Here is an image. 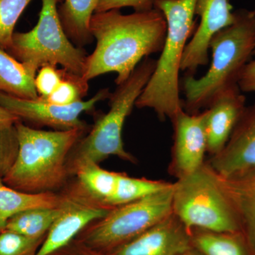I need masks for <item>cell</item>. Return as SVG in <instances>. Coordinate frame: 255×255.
<instances>
[{"label": "cell", "mask_w": 255, "mask_h": 255, "mask_svg": "<svg viewBox=\"0 0 255 255\" xmlns=\"http://www.w3.org/2000/svg\"><path fill=\"white\" fill-rule=\"evenodd\" d=\"M64 69L51 65H43L37 72L35 87L40 97H46L60 85L63 79Z\"/></svg>", "instance_id": "83f0119b"}, {"label": "cell", "mask_w": 255, "mask_h": 255, "mask_svg": "<svg viewBox=\"0 0 255 255\" xmlns=\"http://www.w3.org/2000/svg\"><path fill=\"white\" fill-rule=\"evenodd\" d=\"M206 162L221 177L255 168V103L246 107L224 148Z\"/></svg>", "instance_id": "5bb4252c"}, {"label": "cell", "mask_w": 255, "mask_h": 255, "mask_svg": "<svg viewBox=\"0 0 255 255\" xmlns=\"http://www.w3.org/2000/svg\"><path fill=\"white\" fill-rule=\"evenodd\" d=\"M246 97L239 86L223 92L206 111L207 152L217 155L224 148L246 108Z\"/></svg>", "instance_id": "9a60e30c"}, {"label": "cell", "mask_w": 255, "mask_h": 255, "mask_svg": "<svg viewBox=\"0 0 255 255\" xmlns=\"http://www.w3.org/2000/svg\"><path fill=\"white\" fill-rule=\"evenodd\" d=\"M101 0H64L58 8L62 26L69 39L82 48L92 43L90 20Z\"/></svg>", "instance_id": "ac0fdd59"}, {"label": "cell", "mask_w": 255, "mask_h": 255, "mask_svg": "<svg viewBox=\"0 0 255 255\" xmlns=\"http://www.w3.org/2000/svg\"><path fill=\"white\" fill-rule=\"evenodd\" d=\"M235 14L234 22L218 32L210 42L212 61L207 73L200 78L189 74L184 78L183 107L187 113L206 110L223 92L238 86L242 72L253 56L255 10H238Z\"/></svg>", "instance_id": "7a4b0ae2"}, {"label": "cell", "mask_w": 255, "mask_h": 255, "mask_svg": "<svg viewBox=\"0 0 255 255\" xmlns=\"http://www.w3.org/2000/svg\"><path fill=\"white\" fill-rule=\"evenodd\" d=\"M20 120L14 114L10 113L7 110L0 106V123L2 122H16Z\"/></svg>", "instance_id": "4dcf8cb0"}, {"label": "cell", "mask_w": 255, "mask_h": 255, "mask_svg": "<svg viewBox=\"0 0 255 255\" xmlns=\"http://www.w3.org/2000/svg\"><path fill=\"white\" fill-rule=\"evenodd\" d=\"M172 122L174 143L169 172L177 179L193 173L205 163L206 111L191 114L181 110Z\"/></svg>", "instance_id": "30bf717a"}, {"label": "cell", "mask_w": 255, "mask_h": 255, "mask_svg": "<svg viewBox=\"0 0 255 255\" xmlns=\"http://www.w3.org/2000/svg\"><path fill=\"white\" fill-rule=\"evenodd\" d=\"M61 0H42L38 23L31 31L14 32L6 50L18 61L37 73L46 65H61L82 76L87 56L83 48L74 45L62 26L58 11Z\"/></svg>", "instance_id": "52a82bcc"}, {"label": "cell", "mask_w": 255, "mask_h": 255, "mask_svg": "<svg viewBox=\"0 0 255 255\" xmlns=\"http://www.w3.org/2000/svg\"><path fill=\"white\" fill-rule=\"evenodd\" d=\"M172 184V183L165 181L134 178L125 173H119L117 187L113 196L109 201L108 207L112 209L138 200L167 189Z\"/></svg>", "instance_id": "603a6c76"}, {"label": "cell", "mask_w": 255, "mask_h": 255, "mask_svg": "<svg viewBox=\"0 0 255 255\" xmlns=\"http://www.w3.org/2000/svg\"><path fill=\"white\" fill-rule=\"evenodd\" d=\"M195 15L200 17V23L186 46L181 63V70L193 75L198 68L209 63L213 37L236 19L228 0H197Z\"/></svg>", "instance_id": "7c38bea8"}, {"label": "cell", "mask_w": 255, "mask_h": 255, "mask_svg": "<svg viewBox=\"0 0 255 255\" xmlns=\"http://www.w3.org/2000/svg\"><path fill=\"white\" fill-rule=\"evenodd\" d=\"M128 6L133 8L135 11H147L154 8L152 0H101L95 13L121 9Z\"/></svg>", "instance_id": "f1b7e54d"}, {"label": "cell", "mask_w": 255, "mask_h": 255, "mask_svg": "<svg viewBox=\"0 0 255 255\" xmlns=\"http://www.w3.org/2000/svg\"><path fill=\"white\" fill-rule=\"evenodd\" d=\"M68 198L59 207L35 208L18 213L8 221L5 230L33 239H42L63 213Z\"/></svg>", "instance_id": "7402d4cb"}, {"label": "cell", "mask_w": 255, "mask_h": 255, "mask_svg": "<svg viewBox=\"0 0 255 255\" xmlns=\"http://www.w3.org/2000/svg\"><path fill=\"white\" fill-rule=\"evenodd\" d=\"M41 241L4 230L0 233V255H33Z\"/></svg>", "instance_id": "4316f807"}, {"label": "cell", "mask_w": 255, "mask_h": 255, "mask_svg": "<svg viewBox=\"0 0 255 255\" xmlns=\"http://www.w3.org/2000/svg\"><path fill=\"white\" fill-rule=\"evenodd\" d=\"M191 246L204 255H253L241 232L191 231Z\"/></svg>", "instance_id": "ffe728a7"}, {"label": "cell", "mask_w": 255, "mask_h": 255, "mask_svg": "<svg viewBox=\"0 0 255 255\" xmlns=\"http://www.w3.org/2000/svg\"><path fill=\"white\" fill-rule=\"evenodd\" d=\"M16 122L0 123V179L6 175L17 158L19 150Z\"/></svg>", "instance_id": "484cf974"}, {"label": "cell", "mask_w": 255, "mask_h": 255, "mask_svg": "<svg viewBox=\"0 0 255 255\" xmlns=\"http://www.w3.org/2000/svg\"><path fill=\"white\" fill-rule=\"evenodd\" d=\"M36 73L0 47V92L24 99L38 100Z\"/></svg>", "instance_id": "d6986e66"}, {"label": "cell", "mask_w": 255, "mask_h": 255, "mask_svg": "<svg viewBox=\"0 0 255 255\" xmlns=\"http://www.w3.org/2000/svg\"><path fill=\"white\" fill-rule=\"evenodd\" d=\"M88 90V82L64 69L63 80L54 92L43 98L38 97V100L59 106L71 105L82 101Z\"/></svg>", "instance_id": "cb8c5ba5"}, {"label": "cell", "mask_w": 255, "mask_h": 255, "mask_svg": "<svg viewBox=\"0 0 255 255\" xmlns=\"http://www.w3.org/2000/svg\"><path fill=\"white\" fill-rule=\"evenodd\" d=\"M179 255H204L201 252L197 251V250L195 249V248L191 247V248H189L187 251H184V253H181Z\"/></svg>", "instance_id": "d6a6232c"}, {"label": "cell", "mask_w": 255, "mask_h": 255, "mask_svg": "<svg viewBox=\"0 0 255 255\" xmlns=\"http://www.w3.org/2000/svg\"><path fill=\"white\" fill-rule=\"evenodd\" d=\"M19 150L2 179L8 187L25 193L47 192L60 187L69 175V155L86 129L43 130L15 123Z\"/></svg>", "instance_id": "277c9868"}, {"label": "cell", "mask_w": 255, "mask_h": 255, "mask_svg": "<svg viewBox=\"0 0 255 255\" xmlns=\"http://www.w3.org/2000/svg\"><path fill=\"white\" fill-rule=\"evenodd\" d=\"M191 233L172 213L132 241L103 255H179L191 248Z\"/></svg>", "instance_id": "4fadbf2b"}, {"label": "cell", "mask_w": 255, "mask_h": 255, "mask_svg": "<svg viewBox=\"0 0 255 255\" xmlns=\"http://www.w3.org/2000/svg\"><path fill=\"white\" fill-rule=\"evenodd\" d=\"M63 213L47 233L33 255H52L68 246L89 225L106 216L111 209L92 200L75 187L68 193Z\"/></svg>", "instance_id": "8fae6325"}, {"label": "cell", "mask_w": 255, "mask_h": 255, "mask_svg": "<svg viewBox=\"0 0 255 255\" xmlns=\"http://www.w3.org/2000/svg\"><path fill=\"white\" fill-rule=\"evenodd\" d=\"M172 213L190 233L193 229L241 232L237 215L219 175L206 162L173 183Z\"/></svg>", "instance_id": "8992f818"}, {"label": "cell", "mask_w": 255, "mask_h": 255, "mask_svg": "<svg viewBox=\"0 0 255 255\" xmlns=\"http://www.w3.org/2000/svg\"><path fill=\"white\" fill-rule=\"evenodd\" d=\"M156 65L157 60L146 57L130 77L111 93L110 111L97 119L90 133L77 142L69 155V174H75L85 164H99L110 156L136 162V159L124 147L122 131L126 119L150 80Z\"/></svg>", "instance_id": "5b68a950"}, {"label": "cell", "mask_w": 255, "mask_h": 255, "mask_svg": "<svg viewBox=\"0 0 255 255\" xmlns=\"http://www.w3.org/2000/svg\"><path fill=\"white\" fill-rule=\"evenodd\" d=\"M110 95L108 88L102 89L90 100L59 106L39 100H24L0 92V106L21 121L46 126L56 130L87 129V124L80 119V115L83 112H91L98 102L110 99Z\"/></svg>", "instance_id": "9c48e42d"}, {"label": "cell", "mask_w": 255, "mask_h": 255, "mask_svg": "<svg viewBox=\"0 0 255 255\" xmlns=\"http://www.w3.org/2000/svg\"><path fill=\"white\" fill-rule=\"evenodd\" d=\"M67 194H57L53 191L25 193L8 187L0 179V233L6 229L11 217L35 208H55L63 205Z\"/></svg>", "instance_id": "e0dca14e"}, {"label": "cell", "mask_w": 255, "mask_h": 255, "mask_svg": "<svg viewBox=\"0 0 255 255\" xmlns=\"http://www.w3.org/2000/svg\"><path fill=\"white\" fill-rule=\"evenodd\" d=\"M32 0H0V47L7 50L12 43L18 18Z\"/></svg>", "instance_id": "d4e9b609"}, {"label": "cell", "mask_w": 255, "mask_h": 255, "mask_svg": "<svg viewBox=\"0 0 255 255\" xmlns=\"http://www.w3.org/2000/svg\"><path fill=\"white\" fill-rule=\"evenodd\" d=\"M173 183L167 189L112 208L87 226L80 243L97 253H108L145 233L172 214Z\"/></svg>", "instance_id": "ba28073f"}, {"label": "cell", "mask_w": 255, "mask_h": 255, "mask_svg": "<svg viewBox=\"0 0 255 255\" xmlns=\"http://www.w3.org/2000/svg\"><path fill=\"white\" fill-rule=\"evenodd\" d=\"M196 1L152 0L153 7L163 14L167 21V35L154 73L135 106L151 109L162 122L167 119L172 122L184 110L179 75L188 39L195 29Z\"/></svg>", "instance_id": "3957f363"}, {"label": "cell", "mask_w": 255, "mask_h": 255, "mask_svg": "<svg viewBox=\"0 0 255 255\" xmlns=\"http://www.w3.org/2000/svg\"><path fill=\"white\" fill-rule=\"evenodd\" d=\"M238 86L241 92H255V60H251L245 67Z\"/></svg>", "instance_id": "f546056e"}, {"label": "cell", "mask_w": 255, "mask_h": 255, "mask_svg": "<svg viewBox=\"0 0 255 255\" xmlns=\"http://www.w3.org/2000/svg\"><path fill=\"white\" fill-rule=\"evenodd\" d=\"M82 246L81 252H80L79 255H103L102 253H97V252L92 251V250L89 249L87 247L84 246L80 243Z\"/></svg>", "instance_id": "1f68e13d"}, {"label": "cell", "mask_w": 255, "mask_h": 255, "mask_svg": "<svg viewBox=\"0 0 255 255\" xmlns=\"http://www.w3.org/2000/svg\"><path fill=\"white\" fill-rule=\"evenodd\" d=\"M90 30L97 45L87 56L82 78L89 82L100 75L116 73L115 83L119 85L144 58L162 52L167 21L155 8L130 14L110 9L95 13Z\"/></svg>", "instance_id": "6da1fadb"}, {"label": "cell", "mask_w": 255, "mask_h": 255, "mask_svg": "<svg viewBox=\"0 0 255 255\" xmlns=\"http://www.w3.org/2000/svg\"><path fill=\"white\" fill-rule=\"evenodd\" d=\"M219 177L237 215L241 232L255 255V168L231 177Z\"/></svg>", "instance_id": "2e32d148"}, {"label": "cell", "mask_w": 255, "mask_h": 255, "mask_svg": "<svg viewBox=\"0 0 255 255\" xmlns=\"http://www.w3.org/2000/svg\"><path fill=\"white\" fill-rule=\"evenodd\" d=\"M253 56H255V50L254 53H253Z\"/></svg>", "instance_id": "836d02e7"}, {"label": "cell", "mask_w": 255, "mask_h": 255, "mask_svg": "<svg viewBox=\"0 0 255 255\" xmlns=\"http://www.w3.org/2000/svg\"><path fill=\"white\" fill-rule=\"evenodd\" d=\"M119 174L102 168L99 164L90 163L82 166L74 174L78 177L76 187L82 194L99 204L108 207L109 201L117 187Z\"/></svg>", "instance_id": "44dd1931"}]
</instances>
